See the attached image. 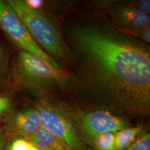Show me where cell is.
I'll return each mask as SVG.
<instances>
[{"mask_svg":"<svg viewBox=\"0 0 150 150\" xmlns=\"http://www.w3.org/2000/svg\"><path fill=\"white\" fill-rule=\"evenodd\" d=\"M71 38L88 86L125 110L149 108L150 52L146 44L118 30L97 27L75 29Z\"/></svg>","mask_w":150,"mask_h":150,"instance_id":"6da1fadb","label":"cell"},{"mask_svg":"<svg viewBox=\"0 0 150 150\" xmlns=\"http://www.w3.org/2000/svg\"><path fill=\"white\" fill-rule=\"evenodd\" d=\"M16 12L34 41L43 51L57 60L70 62L73 54L64 42L59 29L42 11L21 0L6 1Z\"/></svg>","mask_w":150,"mask_h":150,"instance_id":"7a4b0ae2","label":"cell"},{"mask_svg":"<svg viewBox=\"0 0 150 150\" xmlns=\"http://www.w3.org/2000/svg\"><path fill=\"white\" fill-rule=\"evenodd\" d=\"M68 75L46 61L20 50L11 66V91L29 90L45 93L64 83Z\"/></svg>","mask_w":150,"mask_h":150,"instance_id":"3957f363","label":"cell"},{"mask_svg":"<svg viewBox=\"0 0 150 150\" xmlns=\"http://www.w3.org/2000/svg\"><path fill=\"white\" fill-rule=\"evenodd\" d=\"M0 28L21 50L45 59L55 68L63 70L58 61L45 53L34 41L20 17L6 1L0 0Z\"/></svg>","mask_w":150,"mask_h":150,"instance_id":"277c9868","label":"cell"},{"mask_svg":"<svg viewBox=\"0 0 150 150\" xmlns=\"http://www.w3.org/2000/svg\"><path fill=\"white\" fill-rule=\"evenodd\" d=\"M35 108L40 114L41 126L60 139L70 150H87L70 119L61 110L41 101Z\"/></svg>","mask_w":150,"mask_h":150,"instance_id":"5b68a950","label":"cell"},{"mask_svg":"<svg viewBox=\"0 0 150 150\" xmlns=\"http://www.w3.org/2000/svg\"><path fill=\"white\" fill-rule=\"evenodd\" d=\"M2 121L3 123L1 124L7 137L25 138L34 134L42 127L40 114L35 107L13 110Z\"/></svg>","mask_w":150,"mask_h":150,"instance_id":"8992f818","label":"cell"},{"mask_svg":"<svg viewBox=\"0 0 150 150\" xmlns=\"http://www.w3.org/2000/svg\"><path fill=\"white\" fill-rule=\"evenodd\" d=\"M80 122L83 130L93 138L107 132H117L126 126L122 118L104 110L84 114Z\"/></svg>","mask_w":150,"mask_h":150,"instance_id":"52a82bcc","label":"cell"},{"mask_svg":"<svg viewBox=\"0 0 150 150\" xmlns=\"http://www.w3.org/2000/svg\"><path fill=\"white\" fill-rule=\"evenodd\" d=\"M115 27L123 29H142L150 27V16L133 5L117 6L109 10Z\"/></svg>","mask_w":150,"mask_h":150,"instance_id":"ba28073f","label":"cell"},{"mask_svg":"<svg viewBox=\"0 0 150 150\" xmlns=\"http://www.w3.org/2000/svg\"><path fill=\"white\" fill-rule=\"evenodd\" d=\"M11 90V65L9 55L0 44V91Z\"/></svg>","mask_w":150,"mask_h":150,"instance_id":"9c48e42d","label":"cell"},{"mask_svg":"<svg viewBox=\"0 0 150 150\" xmlns=\"http://www.w3.org/2000/svg\"><path fill=\"white\" fill-rule=\"evenodd\" d=\"M142 129L140 127L124 128L116 132V144L117 150H126L137 139Z\"/></svg>","mask_w":150,"mask_h":150,"instance_id":"30bf717a","label":"cell"},{"mask_svg":"<svg viewBox=\"0 0 150 150\" xmlns=\"http://www.w3.org/2000/svg\"><path fill=\"white\" fill-rule=\"evenodd\" d=\"M32 135L43 141L53 150H70L56 136L42 127Z\"/></svg>","mask_w":150,"mask_h":150,"instance_id":"8fae6325","label":"cell"},{"mask_svg":"<svg viewBox=\"0 0 150 150\" xmlns=\"http://www.w3.org/2000/svg\"><path fill=\"white\" fill-rule=\"evenodd\" d=\"M116 132H110L94 137V144L98 150H117Z\"/></svg>","mask_w":150,"mask_h":150,"instance_id":"7c38bea8","label":"cell"},{"mask_svg":"<svg viewBox=\"0 0 150 150\" xmlns=\"http://www.w3.org/2000/svg\"><path fill=\"white\" fill-rule=\"evenodd\" d=\"M119 31L123 34L128 36L130 38L139 39L140 41H145L150 43V27L139 29V28H132V29H123L118 27H115Z\"/></svg>","mask_w":150,"mask_h":150,"instance_id":"4fadbf2b","label":"cell"},{"mask_svg":"<svg viewBox=\"0 0 150 150\" xmlns=\"http://www.w3.org/2000/svg\"><path fill=\"white\" fill-rule=\"evenodd\" d=\"M13 110V100L9 93H0V120L2 121Z\"/></svg>","mask_w":150,"mask_h":150,"instance_id":"5bb4252c","label":"cell"},{"mask_svg":"<svg viewBox=\"0 0 150 150\" xmlns=\"http://www.w3.org/2000/svg\"><path fill=\"white\" fill-rule=\"evenodd\" d=\"M126 150H150V133L141 136Z\"/></svg>","mask_w":150,"mask_h":150,"instance_id":"9a60e30c","label":"cell"},{"mask_svg":"<svg viewBox=\"0 0 150 150\" xmlns=\"http://www.w3.org/2000/svg\"><path fill=\"white\" fill-rule=\"evenodd\" d=\"M25 138V137H24ZM25 139L30 142L33 145L38 147L41 150H53L49 146L46 144L43 141L38 139L36 137L33 135H31L29 137H25Z\"/></svg>","mask_w":150,"mask_h":150,"instance_id":"2e32d148","label":"cell"},{"mask_svg":"<svg viewBox=\"0 0 150 150\" xmlns=\"http://www.w3.org/2000/svg\"><path fill=\"white\" fill-rule=\"evenodd\" d=\"M150 0H141L136 2V8L148 15L150 12Z\"/></svg>","mask_w":150,"mask_h":150,"instance_id":"e0dca14e","label":"cell"},{"mask_svg":"<svg viewBox=\"0 0 150 150\" xmlns=\"http://www.w3.org/2000/svg\"><path fill=\"white\" fill-rule=\"evenodd\" d=\"M8 137L6 134L4 129L0 123V150H6V146Z\"/></svg>","mask_w":150,"mask_h":150,"instance_id":"ac0fdd59","label":"cell"},{"mask_svg":"<svg viewBox=\"0 0 150 150\" xmlns=\"http://www.w3.org/2000/svg\"><path fill=\"white\" fill-rule=\"evenodd\" d=\"M28 150H41L38 148V147H36V146L33 145L31 143V145L30 146V147Z\"/></svg>","mask_w":150,"mask_h":150,"instance_id":"d6986e66","label":"cell"}]
</instances>
